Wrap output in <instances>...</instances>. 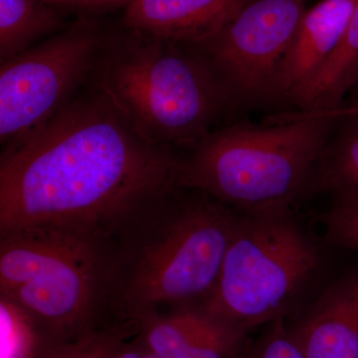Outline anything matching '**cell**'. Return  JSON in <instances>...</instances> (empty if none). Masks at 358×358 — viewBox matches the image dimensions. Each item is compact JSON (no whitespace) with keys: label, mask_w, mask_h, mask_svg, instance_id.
Returning <instances> with one entry per match:
<instances>
[{"label":"cell","mask_w":358,"mask_h":358,"mask_svg":"<svg viewBox=\"0 0 358 358\" xmlns=\"http://www.w3.org/2000/svg\"><path fill=\"white\" fill-rule=\"evenodd\" d=\"M181 152L141 136L92 82L46 124L6 145L0 159V232L68 228L109 234L178 186Z\"/></svg>","instance_id":"6da1fadb"},{"label":"cell","mask_w":358,"mask_h":358,"mask_svg":"<svg viewBox=\"0 0 358 358\" xmlns=\"http://www.w3.org/2000/svg\"><path fill=\"white\" fill-rule=\"evenodd\" d=\"M239 213L207 193L176 186L117 223L110 234L117 319L204 299L217 281Z\"/></svg>","instance_id":"7a4b0ae2"},{"label":"cell","mask_w":358,"mask_h":358,"mask_svg":"<svg viewBox=\"0 0 358 358\" xmlns=\"http://www.w3.org/2000/svg\"><path fill=\"white\" fill-rule=\"evenodd\" d=\"M0 294L45 341L117 324L110 235L59 227L0 232Z\"/></svg>","instance_id":"3957f363"},{"label":"cell","mask_w":358,"mask_h":358,"mask_svg":"<svg viewBox=\"0 0 358 358\" xmlns=\"http://www.w3.org/2000/svg\"><path fill=\"white\" fill-rule=\"evenodd\" d=\"M345 106L288 113L271 124L238 121L215 129L181 152L178 186L199 189L237 210L291 205L310 188Z\"/></svg>","instance_id":"277c9868"},{"label":"cell","mask_w":358,"mask_h":358,"mask_svg":"<svg viewBox=\"0 0 358 358\" xmlns=\"http://www.w3.org/2000/svg\"><path fill=\"white\" fill-rule=\"evenodd\" d=\"M154 145L186 152L229 114L222 89L187 43L131 31L108 36L91 80Z\"/></svg>","instance_id":"5b68a950"},{"label":"cell","mask_w":358,"mask_h":358,"mask_svg":"<svg viewBox=\"0 0 358 358\" xmlns=\"http://www.w3.org/2000/svg\"><path fill=\"white\" fill-rule=\"evenodd\" d=\"M319 263L291 205L240 210L220 274L201 308L247 334L282 319Z\"/></svg>","instance_id":"8992f818"},{"label":"cell","mask_w":358,"mask_h":358,"mask_svg":"<svg viewBox=\"0 0 358 358\" xmlns=\"http://www.w3.org/2000/svg\"><path fill=\"white\" fill-rule=\"evenodd\" d=\"M108 35L80 21L0 62V143L9 145L46 124L95 73Z\"/></svg>","instance_id":"52a82bcc"},{"label":"cell","mask_w":358,"mask_h":358,"mask_svg":"<svg viewBox=\"0 0 358 358\" xmlns=\"http://www.w3.org/2000/svg\"><path fill=\"white\" fill-rule=\"evenodd\" d=\"M310 0H243L209 38L192 45L227 101L229 114L264 107L278 66Z\"/></svg>","instance_id":"ba28073f"},{"label":"cell","mask_w":358,"mask_h":358,"mask_svg":"<svg viewBox=\"0 0 358 358\" xmlns=\"http://www.w3.org/2000/svg\"><path fill=\"white\" fill-rule=\"evenodd\" d=\"M357 1L320 0L308 7L275 70L264 107L285 105L291 94L322 68L343 39Z\"/></svg>","instance_id":"9c48e42d"},{"label":"cell","mask_w":358,"mask_h":358,"mask_svg":"<svg viewBox=\"0 0 358 358\" xmlns=\"http://www.w3.org/2000/svg\"><path fill=\"white\" fill-rule=\"evenodd\" d=\"M134 322L141 341L159 358H234L246 336L202 308L157 310Z\"/></svg>","instance_id":"30bf717a"},{"label":"cell","mask_w":358,"mask_h":358,"mask_svg":"<svg viewBox=\"0 0 358 358\" xmlns=\"http://www.w3.org/2000/svg\"><path fill=\"white\" fill-rule=\"evenodd\" d=\"M291 331L306 358H358V268L336 280Z\"/></svg>","instance_id":"8fae6325"},{"label":"cell","mask_w":358,"mask_h":358,"mask_svg":"<svg viewBox=\"0 0 358 358\" xmlns=\"http://www.w3.org/2000/svg\"><path fill=\"white\" fill-rule=\"evenodd\" d=\"M243 0H133L126 29L179 43H197L219 31Z\"/></svg>","instance_id":"7c38bea8"},{"label":"cell","mask_w":358,"mask_h":358,"mask_svg":"<svg viewBox=\"0 0 358 358\" xmlns=\"http://www.w3.org/2000/svg\"><path fill=\"white\" fill-rule=\"evenodd\" d=\"M358 85V0L345 35L327 62L287 99L296 113L322 112L341 108Z\"/></svg>","instance_id":"4fadbf2b"},{"label":"cell","mask_w":358,"mask_h":358,"mask_svg":"<svg viewBox=\"0 0 358 358\" xmlns=\"http://www.w3.org/2000/svg\"><path fill=\"white\" fill-rule=\"evenodd\" d=\"M310 192L336 203L358 204V99L345 102L343 115L322 150Z\"/></svg>","instance_id":"5bb4252c"},{"label":"cell","mask_w":358,"mask_h":358,"mask_svg":"<svg viewBox=\"0 0 358 358\" xmlns=\"http://www.w3.org/2000/svg\"><path fill=\"white\" fill-rule=\"evenodd\" d=\"M62 24L60 13L43 0H0V62L54 35Z\"/></svg>","instance_id":"9a60e30c"},{"label":"cell","mask_w":358,"mask_h":358,"mask_svg":"<svg viewBox=\"0 0 358 358\" xmlns=\"http://www.w3.org/2000/svg\"><path fill=\"white\" fill-rule=\"evenodd\" d=\"M133 329L131 322H120L70 341L43 339L32 358H106Z\"/></svg>","instance_id":"2e32d148"},{"label":"cell","mask_w":358,"mask_h":358,"mask_svg":"<svg viewBox=\"0 0 358 358\" xmlns=\"http://www.w3.org/2000/svg\"><path fill=\"white\" fill-rule=\"evenodd\" d=\"M270 324L246 358H306L284 317Z\"/></svg>","instance_id":"e0dca14e"},{"label":"cell","mask_w":358,"mask_h":358,"mask_svg":"<svg viewBox=\"0 0 358 358\" xmlns=\"http://www.w3.org/2000/svg\"><path fill=\"white\" fill-rule=\"evenodd\" d=\"M327 236L331 243L358 250V204L334 202L326 217Z\"/></svg>","instance_id":"ac0fdd59"},{"label":"cell","mask_w":358,"mask_h":358,"mask_svg":"<svg viewBox=\"0 0 358 358\" xmlns=\"http://www.w3.org/2000/svg\"><path fill=\"white\" fill-rule=\"evenodd\" d=\"M124 338L110 350L106 358H147L148 348L138 341L136 345H124Z\"/></svg>","instance_id":"d6986e66"},{"label":"cell","mask_w":358,"mask_h":358,"mask_svg":"<svg viewBox=\"0 0 358 358\" xmlns=\"http://www.w3.org/2000/svg\"><path fill=\"white\" fill-rule=\"evenodd\" d=\"M133 0H78L77 7L89 10H100L110 7L128 6Z\"/></svg>","instance_id":"ffe728a7"},{"label":"cell","mask_w":358,"mask_h":358,"mask_svg":"<svg viewBox=\"0 0 358 358\" xmlns=\"http://www.w3.org/2000/svg\"><path fill=\"white\" fill-rule=\"evenodd\" d=\"M43 1L53 6H73L77 7L78 0H43Z\"/></svg>","instance_id":"44dd1931"}]
</instances>
